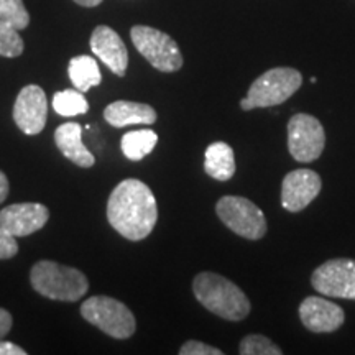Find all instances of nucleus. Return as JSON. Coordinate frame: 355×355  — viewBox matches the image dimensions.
<instances>
[{
    "label": "nucleus",
    "mask_w": 355,
    "mask_h": 355,
    "mask_svg": "<svg viewBox=\"0 0 355 355\" xmlns=\"http://www.w3.org/2000/svg\"><path fill=\"white\" fill-rule=\"evenodd\" d=\"M107 220L122 237L144 241L158 220V206L144 181L128 178L115 186L107 201Z\"/></svg>",
    "instance_id": "1"
},
{
    "label": "nucleus",
    "mask_w": 355,
    "mask_h": 355,
    "mask_svg": "<svg viewBox=\"0 0 355 355\" xmlns=\"http://www.w3.org/2000/svg\"><path fill=\"white\" fill-rule=\"evenodd\" d=\"M193 291L204 308L227 321H242L250 313V301L245 293L217 273H199L193 282Z\"/></svg>",
    "instance_id": "2"
},
{
    "label": "nucleus",
    "mask_w": 355,
    "mask_h": 355,
    "mask_svg": "<svg viewBox=\"0 0 355 355\" xmlns=\"http://www.w3.org/2000/svg\"><path fill=\"white\" fill-rule=\"evenodd\" d=\"M30 282L33 290L44 298L69 303L86 295L89 288V282L83 272L51 260L35 263L30 272Z\"/></svg>",
    "instance_id": "3"
},
{
    "label": "nucleus",
    "mask_w": 355,
    "mask_h": 355,
    "mask_svg": "<svg viewBox=\"0 0 355 355\" xmlns=\"http://www.w3.org/2000/svg\"><path fill=\"white\" fill-rule=\"evenodd\" d=\"M303 86V76L295 68H273L265 71L248 89L247 97L241 101L242 110L275 107L290 99Z\"/></svg>",
    "instance_id": "4"
},
{
    "label": "nucleus",
    "mask_w": 355,
    "mask_h": 355,
    "mask_svg": "<svg viewBox=\"0 0 355 355\" xmlns=\"http://www.w3.org/2000/svg\"><path fill=\"white\" fill-rule=\"evenodd\" d=\"M81 316L114 339H128L135 332V316L110 296H92L81 304Z\"/></svg>",
    "instance_id": "5"
},
{
    "label": "nucleus",
    "mask_w": 355,
    "mask_h": 355,
    "mask_svg": "<svg viewBox=\"0 0 355 355\" xmlns=\"http://www.w3.org/2000/svg\"><path fill=\"white\" fill-rule=\"evenodd\" d=\"M137 51L162 73H176L183 66L180 46L170 35L146 25H135L130 30Z\"/></svg>",
    "instance_id": "6"
},
{
    "label": "nucleus",
    "mask_w": 355,
    "mask_h": 355,
    "mask_svg": "<svg viewBox=\"0 0 355 355\" xmlns=\"http://www.w3.org/2000/svg\"><path fill=\"white\" fill-rule=\"evenodd\" d=\"M216 212L234 234L248 241H259L266 234L265 214L250 199L224 196L216 204Z\"/></svg>",
    "instance_id": "7"
},
{
    "label": "nucleus",
    "mask_w": 355,
    "mask_h": 355,
    "mask_svg": "<svg viewBox=\"0 0 355 355\" xmlns=\"http://www.w3.org/2000/svg\"><path fill=\"white\" fill-rule=\"evenodd\" d=\"M326 133L316 117L296 114L288 122V150L300 163L316 162L324 152Z\"/></svg>",
    "instance_id": "8"
},
{
    "label": "nucleus",
    "mask_w": 355,
    "mask_h": 355,
    "mask_svg": "<svg viewBox=\"0 0 355 355\" xmlns=\"http://www.w3.org/2000/svg\"><path fill=\"white\" fill-rule=\"evenodd\" d=\"M311 285L324 296L355 300V260H327L314 270Z\"/></svg>",
    "instance_id": "9"
},
{
    "label": "nucleus",
    "mask_w": 355,
    "mask_h": 355,
    "mask_svg": "<svg viewBox=\"0 0 355 355\" xmlns=\"http://www.w3.org/2000/svg\"><path fill=\"white\" fill-rule=\"evenodd\" d=\"M48 99L37 84H30L20 91L13 105V121L26 135H38L46 125Z\"/></svg>",
    "instance_id": "10"
},
{
    "label": "nucleus",
    "mask_w": 355,
    "mask_h": 355,
    "mask_svg": "<svg viewBox=\"0 0 355 355\" xmlns=\"http://www.w3.org/2000/svg\"><path fill=\"white\" fill-rule=\"evenodd\" d=\"M321 178L316 171L300 168L283 178L282 206L290 212L306 209L321 193Z\"/></svg>",
    "instance_id": "11"
},
{
    "label": "nucleus",
    "mask_w": 355,
    "mask_h": 355,
    "mask_svg": "<svg viewBox=\"0 0 355 355\" xmlns=\"http://www.w3.org/2000/svg\"><path fill=\"white\" fill-rule=\"evenodd\" d=\"M50 219V211L40 202H20L0 211V227L13 237H26L44 227Z\"/></svg>",
    "instance_id": "12"
},
{
    "label": "nucleus",
    "mask_w": 355,
    "mask_h": 355,
    "mask_svg": "<svg viewBox=\"0 0 355 355\" xmlns=\"http://www.w3.org/2000/svg\"><path fill=\"white\" fill-rule=\"evenodd\" d=\"M300 318L306 329L318 334L334 332L344 324L345 314L340 306L321 296H308L300 306Z\"/></svg>",
    "instance_id": "13"
},
{
    "label": "nucleus",
    "mask_w": 355,
    "mask_h": 355,
    "mask_svg": "<svg viewBox=\"0 0 355 355\" xmlns=\"http://www.w3.org/2000/svg\"><path fill=\"white\" fill-rule=\"evenodd\" d=\"M91 50L117 76H125L128 66V51L125 43L115 30L107 25L96 26L91 35Z\"/></svg>",
    "instance_id": "14"
},
{
    "label": "nucleus",
    "mask_w": 355,
    "mask_h": 355,
    "mask_svg": "<svg viewBox=\"0 0 355 355\" xmlns=\"http://www.w3.org/2000/svg\"><path fill=\"white\" fill-rule=\"evenodd\" d=\"M104 119L112 127L152 125L157 122V112L152 105L133 101H115L104 109Z\"/></svg>",
    "instance_id": "15"
},
{
    "label": "nucleus",
    "mask_w": 355,
    "mask_h": 355,
    "mask_svg": "<svg viewBox=\"0 0 355 355\" xmlns=\"http://www.w3.org/2000/svg\"><path fill=\"white\" fill-rule=\"evenodd\" d=\"M83 128L79 123L69 122L63 123L56 128L55 141L60 152L64 155L69 162L81 168H91L96 163L94 155H92L83 144Z\"/></svg>",
    "instance_id": "16"
},
{
    "label": "nucleus",
    "mask_w": 355,
    "mask_h": 355,
    "mask_svg": "<svg viewBox=\"0 0 355 355\" xmlns=\"http://www.w3.org/2000/svg\"><path fill=\"white\" fill-rule=\"evenodd\" d=\"M204 170L217 181H229L235 175L234 150L225 141H214L206 148Z\"/></svg>",
    "instance_id": "17"
},
{
    "label": "nucleus",
    "mask_w": 355,
    "mask_h": 355,
    "mask_svg": "<svg viewBox=\"0 0 355 355\" xmlns=\"http://www.w3.org/2000/svg\"><path fill=\"white\" fill-rule=\"evenodd\" d=\"M68 74L74 87L81 92H86L91 87L99 86L102 81L97 61L92 56L86 55L76 56L69 61Z\"/></svg>",
    "instance_id": "18"
},
{
    "label": "nucleus",
    "mask_w": 355,
    "mask_h": 355,
    "mask_svg": "<svg viewBox=\"0 0 355 355\" xmlns=\"http://www.w3.org/2000/svg\"><path fill=\"white\" fill-rule=\"evenodd\" d=\"M158 144V135L150 128H141V130H132L122 137L121 146L122 152L132 162H140L146 155L153 152Z\"/></svg>",
    "instance_id": "19"
},
{
    "label": "nucleus",
    "mask_w": 355,
    "mask_h": 355,
    "mask_svg": "<svg viewBox=\"0 0 355 355\" xmlns=\"http://www.w3.org/2000/svg\"><path fill=\"white\" fill-rule=\"evenodd\" d=\"M53 109L56 114L63 117H74V115H83L89 110V104L86 97L83 96L78 89H64V91L56 92L53 96Z\"/></svg>",
    "instance_id": "20"
},
{
    "label": "nucleus",
    "mask_w": 355,
    "mask_h": 355,
    "mask_svg": "<svg viewBox=\"0 0 355 355\" xmlns=\"http://www.w3.org/2000/svg\"><path fill=\"white\" fill-rule=\"evenodd\" d=\"M0 20L15 30H25L30 25V13L24 0H0Z\"/></svg>",
    "instance_id": "21"
},
{
    "label": "nucleus",
    "mask_w": 355,
    "mask_h": 355,
    "mask_svg": "<svg viewBox=\"0 0 355 355\" xmlns=\"http://www.w3.org/2000/svg\"><path fill=\"white\" fill-rule=\"evenodd\" d=\"M24 40L19 30L0 20V56L17 58L24 53Z\"/></svg>",
    "instance_id": "22"
},
{
    "label": "nucleus",
    "mask_w": 355,
    "mask_h": 355,
    "mask_svg": "<svg viewBox=\"0 0 355 355\" xmlns=\"http://www.w3.org/2000/svg\"><path fill=\"white\" fill-rule=\"evenodd\" d=\"M239 352L242 355H282L283 350L277 344H273L268 337L250 334L242 339Z\"/></svg>",
    "instance_id": "23"
},
{
    "label": "nucleus",
    "mask_w": 355,
    "mask_h": 355,
    "mask_svg": "<svg viewBox=\"0 0 355 355\" xmlns=\"http://www.w3.org/2000/svg\"><path fill=\"white\" fill-rule=\"evenodd\" d=\"M180 354L181 355H222V350L212 347V345L199 343V340H188V343L183 344V347L180 349Z\"/></svg>",
    "instance_id": "24"
},
{
    "label": "nucleus",
    "mask_w": 355,
    "mask_h": 355,
    "mask_svg": "<svg viewBox=\"0 0 355 355\" xmlns=\"http://www.w3.org/2000/svg\"><path fill=\"white\" fill-rule=\"evenodd\" d=\"M12 234H8L6 229L0 227V260L12 259L19 252V243Z\"/></svg>",
    "instance_id": "25"
},
{
    "label": "nucleus",
    "mask_w": 355,
    "mask_h": 355,
    "mask_svg": "<svg viewBox=\"0 0 355 355\" xmlns=\"http://www.w3.org/2000/svg\"><path fill=\"white\" fill-rule=\"evenodd\" d=\"M12 329V314L0 308V339L6 337Z\"/></svg>",
    "instance_id": "26"
},
{
    "label": "nucleus",
    "mask_w": 355,
    "mask_h": 355,
    "mask_svg": "<svg viewBox=\"0 0 355 355\" xmlns=\"http://www.w3.org/2000/svg\"><path fill=\"white\" fill-rule=\"evenodd\" d=\"M0 355H26V350L7 340H0Z\"/></svg>",
    "instance_id": "27"
},
{
    "label": "nucleus",
    "mask_w": 355,
    "mask_h": 355,
    "mask_svg": "<svg viewBox=\"0 0 355 355\" xmlns=\"http://www.w3.org/2000/svg\"><path fill=\"white\" fill-rule=\"evenodd\" d=\"M7 196H8V180L7 176L0 171V202L6 201Z\"/></svg>",
    "instance_id": "28"
},
{
    "label": "nucleus",
    "mask_w": 355,
    "mask_h": 355,
    "mask_svg": "<svg viewBox=\"0 0 355 355\" xmlns=\"http://www.w3.org/2000/svg\"><path fill=\"white\" fill-rule=\"evenodd\" d=\"M74 2L81 7H97L102 0H74Z\"/></svg>",
    "instance_id": "29"
}]
</instances>
